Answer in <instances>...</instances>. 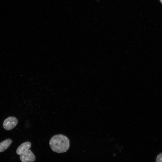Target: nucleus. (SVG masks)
<instances>
[{"label":"nucleus","mask_w":162,"mask_h":162,"mask_svg":"<svg viewBox=\"0 0 162 162\" xmlns=\"http://www.w3.org/2000/svg\"><path fill=\"white\" fill-rule=\"evenodd\" d=\"M31 146V143L29 142H26L22 143L17 148V154L19 155L22 154L29 150Z\"/></svg>","instance_id":"obj_4"},{"label":"nucleus","mask_w":162,"mask_h":162,"mask_svg":"<svg viewBox=\"0 0 162 162\" xmlns=\"http://www.w3.org/2000/svg\"><path fill=\"white\" fill-rule=\"evenodd\" d=\"M156 162H162V153L158 155Z\"/></svg>","instance_id":"obj_6"},{"label":"nucleus","mask_w":162,"mask_h":162,"mask_svg":"<svg viewBox=\"0 0 162 162\" xmlns=\"http://www.w3.org/2000/svg\"><path fill=\"white\" fill-rule=\"evenodd\" d=\"M18 123V120L14 117H10L7 118L4 122L3 126L6 130H11L14 128Z\"/></svg>","instance_id":"obj_2"},{"label":"nucleus","mask_w":162,"mask_h":162,"mask_svg":"<svg viewBox=\"0 0 162 162\" xmlns=\"http://www.w3.org/2000/svg\"><path fill=\"white\" fill-rule=\"evenodd\" d=\"M50 145L52 149L58 153L66 152L69 149L70 142L68 138L62 134H57L50 139Z\"/></svg>","instance_id":"obj_1"},{"label":"nucleus","mask_w":162,"mask_h":162,"mask_svg":"<svg viewBox=\"0 0 162 162\" xmlns=\"http://www.w3.org/2000/svg\"><path fill=\"white\" fill-rule=\"evenodd\" d=\"M20 158L22 162H33L36 158L32 152L29 149L21 154Z\"/></svg>","instance_id":"obj_3"},{"label":"nucleus","mask_w":162,"mask_h":162,"mask_svg":"<svg viewBox=\"0 0 162 162\" xmlns=\"http://www.w3.org/2000/svg\"><path fill=\"white\" fill-rule=\"evenodd\" d=\"M161 3L162 4V0H160Z\"/></svg>","instance_id":"obj_7"},{"label":"nucleus","mask_w":162,"mask_h":162,"mask_svg":"<svg viewBox=\"0 0 162 162\" xmlns=\"http://www.w3.org/2000/svg\"><path fill=\"white\" fill-rule=\"evenodd\" d=\"M12 142L10 139H6L3 142H0V152L6 150L10 146Z\"/></svg>","instance_id":"obj_5"}]
</instances>
